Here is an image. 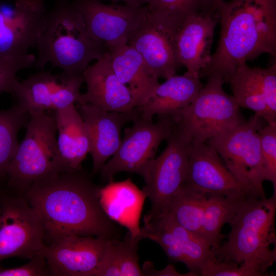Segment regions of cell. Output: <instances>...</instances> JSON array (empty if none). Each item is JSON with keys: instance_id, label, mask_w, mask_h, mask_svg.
Masks as SVG:
<instances>
[{"instance_id": "obj_38", "label": "cell", "mask_w": 276, "mask_h": 276, "mask_svg": "<svg viewBox=\"0 0 276 276\" xmlns=\"http://www.w3.org/2000/svg\"><path fill=\"white\" fill-rule=\"evenodd\" d=\"M15 2L17 3H29L34 2L36 0H15Z\"/></svg>"}, {"instance_id": "obj_8", "label": "cell", "mask_w": 276, "mask_h": 276, "mask_svg": "<svg viewBox=\"0 0 276 276\" xmlns=\"http://www.w3.org/2000/svg\"><path fill=\"white\" fill-rule=\"evenodd\" d=\"M166 141L165 149L148 164L141 175L145 181L142 191L151 205L144 220L164 214L170 201L187 179V147L190 141L176 126Z\"/></svg>"}, {"instance_id": "obj_4", "label": "cell", "mask_w": 276, "mask_h": 276, "mask_svg": "<svg viewBox=\"0 0 276 276\" xmlns=\"http://www.w3.org/2000/svg\"><path fill=\"white\" fill-rule=\"evenodd\" d=\"M276 192L269 198L249 197L228 223L227 239L212 249L217 260L258 263L266 271L276 261Z\"/></svg>"}, {"instance_id": "obj_9", "label": "cell", "mask_w": 276, "mask_h": 276, "mask_svg": "<svg viewBox=\"0 0 276 276\" xmlns=\"http://www.w3.org/2000/svg\"><path fill=\"white\" fill-rule=\"evenodd\" d=\"M156 123L141 116L133 125L125 129L124 136L114 154L103 166L99 172L102 179L113 181L119 172L141 175L148 164L155 158L160 143L172 133L176 126L169 115L158 116Z\"/></svg>"}, {"instance_id": "obj_31", "label": "cell", "mask_w": 276, "mask_h": 276, "mask_svg": "<svg viewBox=\"0 0 276 276\" xmlns=\"http://www.w3.org/2000/svg\"><path fill=\"white\" fill-rule=\"evenodd\" d=\"M266 271L258 263L246 261L239 264L232 261H219L210 259L205 264L199 275L202 276H263Z\"/></svg>"}, {"instance_id": "obj_7", "label": "cell", "mask_w": 276, "mask_h": 276, "mask_svg": "<svg viewBox=\"0 0 276 276\" xmlns=\"http://www.w3.org/2000/svg\"><path fill=\"white\" fill-rule=\"evenodd\" d=\"M266 123L255 114L235 127L208 140L237 179L257 198L266 197L259 130Z\"/></svg>"}, {"instance_id": "obj_32", "label": "cell", "mask_w": 276, "mask_h": 276, "mask_svg": "<svg viewBox=\"0 0 276 276\" xmlns=\"http://www.w3.org/2000/svg\"><path fill=\"white\" fill-rule=\"evenodd\" d=\"M264 180L276 192V124H266L259 131Z\"/></svg>"}, {"instance_id": "obj_23", "label": "cell", "mask_w": 276, "mask_h": 276, "mask_svg": "<svg viewBox=\"0 0 276 276\" xmlns=\"http://www.w3.org/2000/svg\"><path fill=\"white\" fill-rule=\"evenodd\" d=\"M107 49L116 75L129 88L139 111L153 95L158 79L151 74L140 54L127 44Z\"/></svg>"}, {"instance_id": "obj_2", "label": "cell", "mask_w": 276, "mask_h": 276, "mask_svg": "<svg viewBox=\"0 0 276 276\" xmlns=\"http://www.w3.org/2000/svg\"><path fill=\"white\" fill-rule=\"evenodd\" d=\"M217 5L219 38L199 78L229 83L241 63L265 53L276 56V0H228Z\"/></svg>"}, {"instance_id": "obj_33", "label": "cell", "mask_w": 276, "mask_h": 276, "mask_svg": "<svg viewBox=\"0 0 276 276\" xmlns=\"http://www.w3.org/2000/svg\"><path fill=\"white\" fill-rule=\"evenodd\" d=\"M36 59L33 54L28 53L14 58L0 55V93L11 94L17 73L22 69L34 67Z\"/></svg>"}, {"instance_id": "obj_29", "label": "cell", "mask_w": 276, "mask_h": 276, "mask_svg": "<svg viewBox=\"0 0 276 276\" xmlns=\"http://www.w3.org/2000/svg\"><path fill=\"white\" fill-rule=\"evenodd\" d=\"M149 13L178 29L189 16L217 8L212 0H150Z\"/></svg>"}, {"instance_id": "obj_16", "label": "cell", "mask_w": 276, "mask_h": 276, "mask_svg": "<svg viewBox=\"0 0 276 276\" xmlns=\"http://www.w3.org/2000/svg\"><path fill=\"white\" fill-rule=\"evenodd\" d=\"M86 91L81 94L77 104L89 103L107 111L140 116L127 86L116 75L108 51L83 71Z\"/></svg>"}, {"instance_id": "obj_34", "label": "cell", "mask_w": 276, "mask_h": 276, "mask_svg": "<svg viewBox=\"0 0 276 276\" xmlns=\"http://www.w3.org/2000/svg\"><path fill=\"white\" fill-rule=\"evenodd\" d=\"M51 275L45 259L38 254L27 264L13 268H4L0 265V276H47Z\"/></svg>"}, {"instance_id": "obj_22", "label": "cell", "mask_w": 276, "mask_h": 276, "mask_svg": "<svg viewBox=\"0 0 276 276\" xmlns=\"http://www.w3.org/2000/svg\"><path fill=\"white\" fill-rule=\"evenodd\" d=\"M156 88L152 96L139 109L141 116L152 120L154 116L169 115L175 121L194 100L203 84L199 77L187 72L174 75Z\"/></svg>"}, {"instance_id": "obj_39", "label": "cell", "mask_w": 276, "mask_h": 276, "mask_svg": "<svg viewBox=\"0 0 276 276\" xmlns=\"http://www.w3.org/2000/svg\"><path fill=\"white\" fill-rule=\"evenodd\" d=\"M214 3H215L216 4H217V3H220V2H224V1H228V0H212Z\"/></svg>"}, {"instance_id": "obj_14", "label": "cell", "mask_w": 276, "mask_h": 276, "mask_svg": "<svg viewBox=\"0 0 276 276\" xmlns=\"http://www.w3.org/2000/svg\"><path fill=\"white\" fill-rule=\"evenodd\" d=\"M177 30L147 11L128 36L127 44L140 54L151 74L158 79L175 75L181 67L175 51Z\"/></svg>"}, {"instance_id": "obj_21", "label": "cell", "mask_w": 276, "mask_h": 276, "mask_svg": "<svg viewBox=\"0 0 276 276\" xmlns=\"http://www.w3.org/2000/svg\"><path fill=\"white\" fill-rule=\"evenodd\" d=\"M53 111L60 173L79 171L90 148L85 125L75 104Z\"/></svg>"}, {"instance_id": "obj_24", "label": "cell", "mask_w": 276, "mask_h": 276, "mask_svg": "<svg viewBox=\"0 0 276 276\" xmlns=\"http://www.w3.org/2000/svg\"><path fill=\"white\" fill-rule=\"evenodd\" d=\"M146 197L130 178L109 182L100 190V201L106 214L114 222L126 227L134 237H144L139 221Z\"/></svg>"}, {"instance_id": "obj_26", "label": "cell", "mask_w": 276, "mask_h": 276, "mask_svg": "<svg viewBox=\"0 0 276 276\" xmlns=\"http://www.w3.org/2000/svg\"><path fill=\"white\" fill-rule=\"evenodd\" d=\"M246 199L219 194H207L201 237L211 249L217 247L221 244L222 227L231 222Z\"/></svg>"}, {"instance_id": "obj_37", "label": "cell", "mask_w": 276, "mask_h": 276, "mask_svg": "<svg viewBox=\"0 0 276 276\" xmlns=\"http://www.w3.org/2000/svg\"><path fill=\"white\" fill-rule=\"evenodd\" d=\"M97 1H103V0H97ZM112 3H118L119 2H122L124 3V4L127 5L129 6L134 7H139L143 6H146L145 5L148 4L150 0H110Z\"/></svg>"}, {"instance_id": "obj_25", "label": "cell", "mask_w": 276, "mask_h": 276, "mask_svg": "<svg viewBox=\"0 0 276 276\" xmlns=\"http://www.w3.org/2000/svg\"><path fill=\"white\" fill-rule=\"evenodd\" d=\"M207 194L185 182L172 198L163 215L169 216L180 226L201 238Z\"/></svg>"}, {"instance_id": "obj_3", "label": "cell", "mask_w": 276, "mask_h": 276, "mask_svg": "<svg viewBox=\"0 0 276 276\" xmlns=\"http://www.w3.org/2000/svg\"><path fill=\"white\" fill-rule=\"evenodd\" d=\"M38 58L34 67L43 70L51 63L69 75H82L90 62L108 51L89 35L82 14L67 0H57L44 14L37 38Z\"/></svg>"}, {"instance_id": "obj_10", "label": "cell", "mask_w": 276, "mask_h": 276, "mask_svg": "<svg viewBox=\"0 0 276 276\" xmlns=\"http://www.w3.org/2000/svg\"><path fill=\"white\" fill-rule=\"evenodd\" d=\"M38 214L24 197H4L0 202V262L17 257L30 259L45 245Z\"/></svg>"}, {"instance_id": "obj_35", "label": "cell", "mask_w": 276, "mask_h": 276, "mask_svg": "<svg viewBox=\"0 0 276 276\" xmlns=\"http://www.w3.org/2000/svg\"><path fill=\"white\" fill-rule=\"evenodd\" d=\"M113 240V239H111L104 258L93 272L92 276H121L116 259Z\"/></svg>"}, {"instance_id": "obj_30", "label": "cell", "mask_w": 276, "mask_h": 276, "mask_svg": "<svg viewBox=\"0 0 276 276\" xmlns=\"http://www.w3.org/2000/svg\"><path fill=\"white\" fill-rule=\"evenodd\" d=\"M142 236H133L128 231L122 240H113L116 257L121 276H143L139 263V243Z\"/></svg>"}, {"instance_id": "obj_13", "label": "cell", "mask_w": 276, "mask_h": 276, "mask_svg": "<svg viewBox=\"0 0 276 276\" xmlns=\"http://www.w3.org/2000/svg\"><path fill=\"white\" fill-rule=\"evenodd\" d=\"M112 239L68 235L45 245L41 254L51 275L92 276Z\"/></svg>"}, {"instance_id": "obj_19", "label": "cell", "mask_w": 276, "mask_h": 276, "mask_svg": "<svg viewBox=\"0 0 276 276\" xmlns=\"http://www.w3.org/2000/svg\"><path fill=\"white\" fill-rule=\"evenodd\" d=\"M218 23L217 8L189 16L177 29L174 40L176 57L189 74L199 78L200 71L209 62Z\"/></svg>"}, {"instance_id": "obj_12", "label": "cell", "mask_w": 276, "mask_h": 276, "mask_svg": "<svg viewBox=\"0 0 276 276\" xmlns=\"http://www.w3.org/2000/svg\"><path fill=\"white\" fill-rule=\"evenodd\" d=\"M72 3L83 16L91 37L107 48L126 44L129 35L147 13L146 6L106 5L97 0H74Z\"/></svg>"}, {"instance_id": "obj_11", "label": "cell", "mask_w": 276, "mask_h": 276, "mask_svg": "<svg viewBox=\"0 0 276 276\" xmlns=\"http://www.w3.org/2000/svg\"><path fill=\"white\" fill-rule=\"evenodd\" d=\"M83 82L82 75L41 72L21 82L17 79L11 94L16 100V104L29 114L43 113L77 103Z\"/></svg>"}, {"instance_id": "obj_15", "label": "cell", "mask_w": 276, "mask_h": 276, "mask_svg": "<svg viewBox=\"0 0 276 276\" xmlns=\"http://www.w3.org/2000/svg\"><path fill=\"white\" fill-rule=\"evenodd\" d=\"M187 151L189 165L185 182L207 194L244 199L254 197L229 171L212 147L205 143L190 142Z\"/></svg>"}, {"instance_id": "obj_6", "label": "cell", "mask_w": 276, "mask_h": 276, "mask_svg": "<svg viewBox=\"0 0 276 276\" xmlns=\"http://www.w3.org/2000/svg\"><path fill=\"white\" fill-rule=\"evenodd\" d=\"M207 80L176 120L177 130L191 143H204L246 121L233 96L223 90L224 82Z\"/></svg>"}, {"instance_id": "obj_27", "label": "cell", "mask_w": 276, "mask_h": 276, "mask_svg": "<svg viewBox=\"0 0 276 276\" xmlns=\"http://www.w3.org/2000/svg\"><path fill=\"white\" fill-rule=\"evenodd\" d=\"M152 218L158 219L172 233L183 263L190 271L199 275L206 263L216 259L211 247L204 239L180 226L169 216L164 214Z\"/></svg>"}, {"instance_id": "obj_20", "label": "cell", "mask_w": 276, "mask_h": 276, "mask_svg": "<svg viewBox=\"0 0 276 276\" xmlns=\"http://www.w3.org/2000/svg\"><path fill=\"white\" fill-rule=\"evenodd\" d=\"M76 107L88 131L93 159L91 174L94 175L119 147L123 126L138 117L105 111L89 103L77 104Z\"/></svg>"}, {"instance_id": "obj_18", "label": "cell", "mask_w": 276, "mask_h": 276, "mask_svg": "<svg viewBox=\"0 0 276 276\" xmlns=\"http://www.w3.org/2000/svg\"><path fill=\"white\" fill-rule=\"evenodd\" d=\"M46 11L43 0L15 2L12 9H0V55L21 57L30 48L36 47Z\"/></svg>"}, {"instance_id": "obj_36", "label": "cell", "mask_w": 276, "mask_h": 276, "mask_svg": "<svg viewBox=\"0 0 276 276\" xmlns=\"http://www.w3.org/2000/svg\"><path fill=\"white\" fill-rule=\"evenodd\" d=\"M143 275L155 276H198V275L193 272L189 271L186 273H180L176 271L174 266L169 264L164 269L157 270L154 269L153 264L150 262L144 263L142 269Z\"/></svg>"}, {"instance_id": "obj_17", "label": "cell", "mask_w": 276, "mask_h": 276, "mask_svg": "<svg viewBox=\"0 0 276 276\" xmlns=\"http://www.w3.org/2000/svg\"><path fill=\"white\" fill-rule=\"evenodd\" d=\"M229 83L240 108L254 111L268 124H276V63L268 68L241 63Z\"/></svg>"}, {"instance_id": "obj_1", "label": "cell", "mask_w": 276, "mask_h": 276, "mask_svg": "<svg viewBox=\"0 0 276 276\" xmlns=\"http://www.w3.org/2000/svg\"><path fill=\"white\" fill-rule=\"evenodd\" d=\"M101 188L80 170L38 180L23 193L43 222L46 245L68 235L117 238L118 227L101 203Z\"/></svg>"}, {"instance_id": "obj_5", "label": "cell", "mask_w": 276, "mask_h": 276, "mask_svg": "<svg viewBox=\"0 0 276 276\" xmlns=\"http://www.w3.org/2000/svg\"><path fill=\"white\" fill-rule=\"evenodd\" d=\"M26 127L6 176L8 186L22 194L35 181L60 173L53 117L45 113L30 114Z\"/></svg>"}, {"instance_id": "obj_28", "label": "cell", "mask_w": 276, "mask_h": 276, "mask_svg": "<svg viewBox=\"0 0 276 276\" xmlns=\"http://www.w3.org/2000/svg\"><path fill=\"white\" fill-rule=\"evenodd\" d=\"M29 118V113L16 103L0 110V179L7 176L8 167L18 147V132L26 126Z\"/></svg>"}]
</instances>
